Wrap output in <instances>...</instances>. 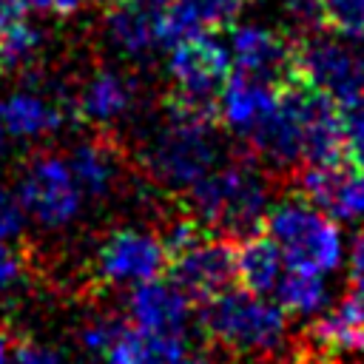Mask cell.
<instances>
[{"instance_id":"1","label":"cell","mask_w":364,"mask_h":364,"mask_svg":"<svg viewBox=\"0 0 364 364\" xmlns=\"http://www.w3.org/2000/svg\"><path fill=\"white\" fill-rule=\"evenodd\" d=\"M222 142L216 136V105L171 94L162 117L142 145L148 176L168 191H188L219 165Z\"/></svg>"},{"instance_id":"2","label":"cell","mask_w":364,"mask_h":364,"mask_svg":"<svg viewBox=\"0 0 364 364\" xmlns=\"http://www.w3.org/2000/svg\"><path fill=\"white\" fill-rule=\"evenodd\" d=\"M185 193L191 199L193 216L210 233L228 236L233 242L256 233L270 208V185L250 156L216 165Z\"/></svg>"},{"instance_id":"3","label":"cell","mask_w":364,"mask_h":364,"mask_svg":"<svg viewBox=\"0 0 364 364\" xmlns=\"http://www.w3.org/2000/svg\"><path fill=\"white\" fill-rule=\"evenodd\" d=\"M202 330L236 355H270L287 338V313L247 287H228L202 301Z\"/></svg>"},{"instance_id":"4","label":"cell","mask_w":364,"mask_h":364,"mask_svg":"<svg viewBox=\"0 0 364 364\" xmlns=\"http://www.w3.org/2000/svg\"><path fill=\"white\" fill-rule=\"evenodd\" d=\"M262 230L279 245L284 264L293 270L330 276L344 262L347 245L338 222L321 213L301 193L270 205Z\"/></svg>"},{"instance_id":"5","label":"cell","mask_w":364,"mask_h":364,"mask_svg":"<svg viewBox=\"0 0 364 364\" xmlns=\"http://www.w3.org/2000/svg\"><path fill=\"white\" fill-rule=\"evenodd\" d=\"M293 82L324 94L338 108L364 102V37L307 31L293 43Z\"/></svg>"},{"instance_id":"6","label":"cell","mask_w":364,"mask_h":364,"mask_svg":"<svg viewBox=\"0 0 364 364\" xmlns=\"http://www.w3.org/2000/svg\"><path fill=\"white\" fill-rule=\"evenodd\" d=\"M17 202L28 219L46 230L71 225L82 210V191L60 154H37L17 179Z\"/></svg>"},{"instance_id":"7","label":"cell","mask_w":364,"mask_h":364,"mask_svg":"<svg viewBox=\"0 0 364 364\" xmlns=\"http://www.w3.org/2000/svg\"><path fill=\"white\" fill-rule=\"evenodd\" d=\"M165 71L171 80V94L213 105L233 65L228 46L213 31H199L168 48Z\"/></svg>"},{"instance_id":"8","label":"cell","mask_w":364,"mask_h":364,"mask_svg":"<svg viewBox=\"0 0 364 364\" xmlns=\"http://www.w3.org/2000/svg\"><path fill=\"white\" fill-rule=\"evenodd\" d=\"M304 97L307 88L287 82L270 117L245 136L247 156L270 171H296L304 165Z\"/></svg>"},{"instance_id":"9","label":"cell","mask_w":364,"mask_h":364,"mask_svg":"<svg viewBox=\"0 0 364 364\" xmlns=\"http://www.w3.org/2000/svg\"><path fill=\"white\" fill-rule=\"evenodd\" d=\"M165 270L168 253L159 233L142 228L111 230L94 253V273L108 287H134L162 276Z\"/></svg>"},{"instance_id":"10","label":"cell","mask_w":364,"mask_h":364,"mask_svg":"<svg viewBox=\"0 0 364 364\" xmlns=\"http://www.w3.org/2000/svg\"><path fill=\"white\" fill-rule=\"evenodd\" d=\"M168 276L196 301L233 287L236 282V242L219 233H205L185 250L168 259Z\"/></svg>"},{"instance_id":"11","label":"cell","mask_w":364,"mask_h":364,"mask_svg":"<svg viewBox=\"0 0 364 364\" xmlns=\"http://www.w3.org/2000/svg\"><path fill=\"white\" fill-rule=\"evenodd\" d=\"M293 37L262 23H233L228 54L236 74L256 77L273 85L293 82Z\"/></svg>"},{"instance_id":"12","label":"cell","mask_w":364,"mask_h":364,"mask_svg":"<svg viewBox=\"0 0 364 364\" xmlns=\"http://www.w3.org/2000/svg\"><path fill=\"white\" fill-rule=\"evenodd\" d=\"M296 179L299 193L338 225L364 219V168L347 156L324 165H301Z\"/></svg>"},{"instance_id":"13","label":"cell","mask_w":364,"mask_h":364,"mask_svg":"<svg viewBox=\"0 0 364 364\" xmlns=\"http://www.w3.org/2000/svg\"><path fill=\"white\" fill-rule=\"evenodd\" d=\"M196 301L168 276L134 284L125 301V318L136 327L171 336H188Z\"/></svg>"},{"instance_id":"14","label":"cell","mask_w":364,"mask_h":364,"mask_svg":"<svg viewBox=\"0 0 364 364\" xmlns=\"http://www.w3.org/2000/svg\"><path fill=\"white\" fill-rule=\"evenodd\" d=\"M165 0H125L105 9L102 37L125 60H145L159 48V20Z\"/></svg>"},{"instance_id":"15","label":"cell","mask_w":364,"mask_h":364,"mask_svg":"<svg viewBox=\"0 0 364 364\" xmlns=\"http://www.w3.org/2000/svg\"><path fill=\"white\" fill-rule=\"evenodd\" d=\"M279 88L273 82L256 80V77H245V74H233L225 80V85L216 94V119L236 136H247L253 128H259L270 111L279 102Z\"/></svg>"},{"instance_id":"16","label":"cell","mask_w":364,"mask_h":364,"mask_svg":"<svg viewBox=\"0 0 364 364\" xmlns=\"http://www.w3.org/2000/svg\"><path fill=\"white\" fill-rule=\"evenodd\" d=\"M136 105V82L117 68H97L74 97V117L88 125L111 128Z\"/></svg>"},{"instance_id":"17","label":"cell","mask_w":364,"mask_h":364,"mask_svg":"<svg viewBox=\"0 0 364 364\" xmlns=\"http://www.w3.org/2000/svg\"><path fill=\"white\" fill-rule=\"evenodd\" d=\"M247 0H165L159 20V48L168 51L179 40L199 31L230 28Z\"/></svg>"},{"instance_id":"18","label":"cell","mask_w":364,"mask_h":364,"mask_svg":"<svg viewBox=\"0 0 364 364\" xmlns=\"http://www.w3.org/2000/svg\"><path fill=\"white\" fill-rule=\"evenodd\" d=\"M188 336L154 333L131 324L128 318L119 324L108 347L102 350V364H185L188 358Z\"/></svg>"},{"instance_id":"19","label":"cell","mask_w":364,"mask_h":364,"mask_svg":"<svg viewBox=\"0 0 364 364\" xmlns=\"http://www.w3.org/2000/svg\"><path fill=\"white\" fill-rule=\"evenodd\" d=\"M71 108L54 102L37 91H11L0 100V122L14 139H40L65 125Z\"/></svg>"},{"instance_id":"20","label":"cell","mask_w":364,"mask_h":364,"mask_svg":"<svg viewBox=\"0 0 364 364\" xmlns=\"http://www.w3.org/2000/svg\"><path fill=\"white\" fill-rule=\"evenodd\" d=\"M65 162L80 185L82 196H88V199H105L119 179V154L102 136L80 139L71 148V154L65 156Z\"/></svg>"},{"instance_id":"21","label":"cell","mask_w":364,"mask_h":364,"mask_svg":"<svg viewBox=\"0 0 364 364\" xmlns=\"http://www.w3.org/2000/svg\"><path fill=\"white\" fill-rule=\"evenodd\" d=\"M284 267L287 264L279 245L264 230L236 239V279L242 282V287L259 296H273Z\"/></svg>"},{"instance_id":"22","label":"cell","mask_w":364,"mask_h":364,"mask_svg":"<svg viewBox=\"0 0 364 364\" xmlns=\"http://www.w3.org/2000/svg\"><path fill=\"white\" fill-rule=\"evenodd\" d=\"M313 338L330 350L364 353V296L350 290L336 307L321 310L313 324Z\"/></svg>"},{"instance_id":"23","label":"cell","mask_w":364,"mask_h":364,"mask_svg":"<svg viewBox=\"0 0 364 364\" xmlns=\"http://www.w3.org/2000/svg\"><path fill=\"white\" fill-rule=\"evenodd\" d=\"M287 316H299V318H313L318 316L327 301H330V290H327V276L318 273H307V270H293L284 267L273 296H270Z\"/></svg>"},{"instance_id":"24","label":"cell","mask_w":364,"mask_h":364,"mask_svg":"<svg viewBox=\"0 0 364 364\" xmlns=\"http://www.w3.org/2000/svg\"><path fill=\"white\" fill-rule=\"evenodd\" d=\"M43 48V31L23 14L0 23V74L28 68Z\"/></svg>"},{"instance_id":"25","label":"cell","mask_w":364,"mask_h":364,"mask_svg":"<svg viewBox=\"0 0 364 364\" xmlns=\"http://www.w3.org/2000/svg\"><path fill=\"white\" fill-rule=\"evenodd\" d=\"M324 28L341 37H364V0H321Z\"/></svg>"},{"instance_id":"26","label":"cell","mask_w":364,"mask_h":364,"mask_svg":"<svg viewBox=\"0 0 364 364\" xmlns=\"http://www.w3.org/2000/svg\"><path fill=\"white\" fill-rule=\"evenodd\" d=\"M282 14L296 28V34H307L316 28H324V11L321 0H279Z\"/></svg>"},{"instance_id":"27","label":"cell","mask_w":364,"mask_h":364,"mask_svg":"<svg viewBox=\"0 0 364 364\" xmlns=\"http://www.w3.org/2000/svg\"><path fill=\"white\" fill-rule=\"evenodd\" d=\"M344 117V156L364 168V102L341 108Z\"/></svg>"},{"instance_id":"28","label":"cell","mask_w":364,"mask_h":364,"mask_svg":"<svg viewBox=\"0 0 364 364\" xmlns=\"http://www.w3.org/2000/svg\"><path fill=\"white\" fill-rule=\"evenodd\" d=\"M11 364H71L68 355L46 341L23 338L11 344Z\"/></svg>"},{"instance_id":"29","label":"cell","mask_w":364,"mask_h":364,"mask_svg":"<svg viewBox=\"0 0 364 364\" xmlns=\"http://www.w3.org/2000/svg\"><path fill=\"white\" fill-rule=\"evenodd\" d=\"M125 321V316H97L91 318L82 330H80V341L91 355H102V350L108 347V341L114 338V333L119 330V324Z\"/></svg>"},{"instance_id":"30","label":"cell","mask_w":364,"mask_h":364,"mask_svg":"<svg viewBox=\"0 0 364 364\" xmlns=\"http://www.w3.org/2000/svg\"><path fill=\"white\" fill-rule=\"evenodd\" d=\"M23 270V256L6 239H0V299H6L20 284Z\"/></svg>"},{"instance_id":"31","label":"cell","mask_w":364,"mask_h":364,"mask_svg":"<svg viewBox=\"0 0 364 364\" xmlns=\"http://www.w3.org/2000/svg\"><path fill=\"white\" fill-rule=\"evenodd\" d=\"M347 282L350 290L364 296V228L353 233L350 245H347Z\"/></svg>"},{"instance_id":"32","label":"cell","mask_w":364,"mask_h":364,"mask_svg":"<svg viewBox=\"0 0 364 364\" xmlns=\"http://www.w3.org/2000/svg\"><path fill=\"white\" fill-rule=\"evenodd\" d=\"M82 3H85V0H48V9H54L60 17H68V14L80 11Z\"/></svg>"},{"instance_id":"33","label":"cell","mask_w":364,"mask_h":364,"mask_svg":"<svg viewBox=\"0 0 364 364\" xmlns=\"http://www.w3.org/2000/svg\"><path fill=\"white\" fill-rule=\"evenodd\" d=\"M20 11H43L48 9V0H11Z\"/></svg>"},{"instance_id":"34","label":"cell","mask_w":364,"mask_h":364,"mask_svg":"<svg viewBox=\"0 0 364 364\" xmlns=\"http://www.w3.org/2000/svg\"><path fill=\"white\" fill-rule=\"evenodd\" d=\"M23 11L11 3V0H0V23H6V20H14V17H20Z\"/></svg>"},{"instance_id":"35","label":"cell","mask_w":364,"mask_h":364,"mask_svg":"<svg viewBox=\"0 0 364 364\" xmlns=\"http://www.w3.org/2000/svg\"><path fill=\"white\" fill-rule=\"evenodd\" d=\"M0 364H11V341L3 330H0Z\"/></svg>"},{"instance_id":"36","label":"cell","mask_w":364,"mask_h":364,"mask_svg":"<svg viewBox=\"0 0 364 364\" xmlns=\"http://www.w3.org/2000/svg\"><path fill=\"white\" fill-rule=\"evenodd\" d=\"M185 364H230V361H225L219 355H188Z\"/></svg>"},{"instance_id":"37","label":"cell","mask_w":364,"mask_h":364,"mask_svg":"<svg viewBox=\"0 0 364 364\" xmlns=\"http://www.w3.org/2000/svg\"><path fill=\"white\" fill-rule=\"evenodd\" d=\"M97 6H102V9H111V6H119V3H125V0H94Z\"/></svg>"},{"instance_id":"38","label":"cell","mask_w":364,"mask_h":364,"mask_svg":"<svg viewBox=\"0 0 364 364\" xmlns=\"http://www.w3.org/2000/svg\"><path fill=\"white\" fill-rule=\"evenodd\" d=\"M6 142H9V134H6V128H3V122H0V154L6 151Z\"/></svg>"}]
</instances>
